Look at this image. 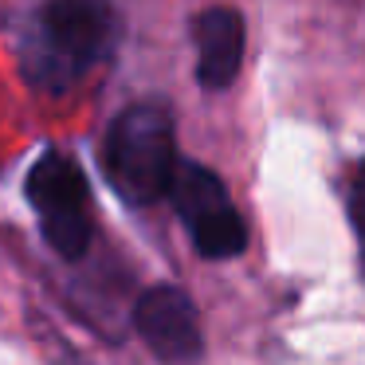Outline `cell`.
Instances as JSON below:
<instances>
[{"instance_id":"6","label":"cell","mask_w":365,"mask_h":365,"mask_svg":"<svg viewBox=\"0 0 365 365\" xmlns=\"http://www.w3.org/2000/svg\"><path fill=\"white\" fill-rule=\"evenodd\" d=\"M192 43H197V83L208 91H224L244 63V16L236 9L197 12Z\"/></svg>"},{"instance_id":"1","label":"cell","mask_w":365,"mask_h":365,"mask_svg":"<svg viewBox=\"0 0 365 365\" xmlns=\"http://www.w3.org/2000/svg\"><path fill=\"white\" fill-rule=\"evenodd\" d=\"M122 20L110 4L56 0L32 12L20 36V67L48 95H67L114 56Z\"/></svg>"},{"instance_id":"7","label":"cell","mask_w":365,"mask_h":365,"mask_svg":"<svg viewBox=\"0 0 365 365\" xmlns=\"http://www.w3.org/2000/svg\"><path fill=\"white\" fill-rule=\"evenodd\" d=\"M349 216H354V232H357V244H361V271H365V197L361 192H349Z\"/></svg>"},{"instance_id":"3","label":"cell","mask_w":365,"mask_h":365,"mask_svg":"<svg viewBox=\"0 0 365 365\" xmlns=\"http://www.w3.org/2000/svg\"><path fill=\"white\" fill-rule=\"evenodd\" d=\"M28 205L40 216V228L48 244L63 259H79L95 236V205H91V185L75 158L59 150H48L28 169Z\"/></svg>"},{"instance_id":"2","label":"cell","mask_w":365,"mask_h":365,"mask_svg":"<svg viewBox=\"0 0 365 365\" xmlns=\"http://www.w3.org/2000/svg\"><path fill=\"white\" fill-rule=\"evenodd\" d=\"M177 165H181V158H177L173 118L165 106L138 103L110 122L103 142V169L122 200L153 205V200L169 197Z\"/></svg>"},{"instance_id":"5","label":"cell","mask_w":365,"mask_h":365,"mask_svg":"<svg viewBox=\"0 0 365 365\" xmlns=\"http://www.w3.org/2000/svg\"><path fill=\"white\" fill-rule=\"evenodd\" d=\"M134 330L161 365H197L205 357V330L181 287H150L134 307Z\"/></svg>"},{"instance_id":"8","label":"cell","mask_w":365,"mask_h":365,"mask_svg":"<svg viewBox=\"0 0 365 365\" xmlns=\"http://www.w3.org/2000/svg\"><path fill=\"white\" fill-rule=\"evenodd\" d=\"M354 192H361V197H365V165H361V173H357V185H354Z\"/></svg>"},{"instance_id":"4","label":"cell","mask_w":365,"mask_h":365,"mask_svg":"<svg viewBox=\"0 0 365 365\" xmlns=\"http://www.w3.org/2000/svg\"><path fill=\"white\" fill-rule=\"evenodd\" d=\"M169 200H173L181 224L189 228V240L205 259H232L244 252L247 244V224L228 200L224 181L205 165L181 161L169 185Z\"/></svg>"}]
</instances>
